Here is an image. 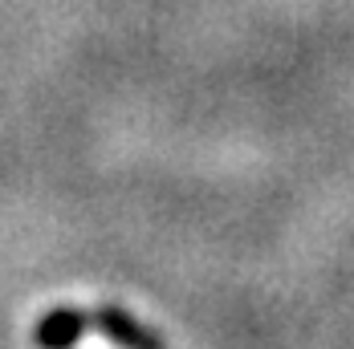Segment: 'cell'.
Segmentation results:
<instances>
[{
  "instance_id": "1",
  "label": "cell",
  "mask_w": 354,
  "mask_h": 349,
  "mask_svg": "<svg viewBox=\"0 0 354 349\" xmlns=\"http://www.w3.org/2000/svg\"><path fill=\"white\" fill-rule=\"evenodd\" d=\"M90 325H94L106 341H114L118 349H167L163 337H159L147 321H139L135 313H127L122 305H102L98 313L90 317Z\"/></svg>"
},
{
  "instance_id": "2",
  "label": "cell",
  "mask_w": 354,
  "mask_h": 349,
  "mask_svg": "<svg viewBox=\"0 0 354 349\" xmlns=\"http://www.w3.org/2000/svg\"><path fill=\"white\" fill-rule=\"evenodd\" d=\"M86 325H90L86 313H77L73 305H57V309H49L33 325V346L37 349H73L82 341Z\"/></svg>"
}]
</instances>
